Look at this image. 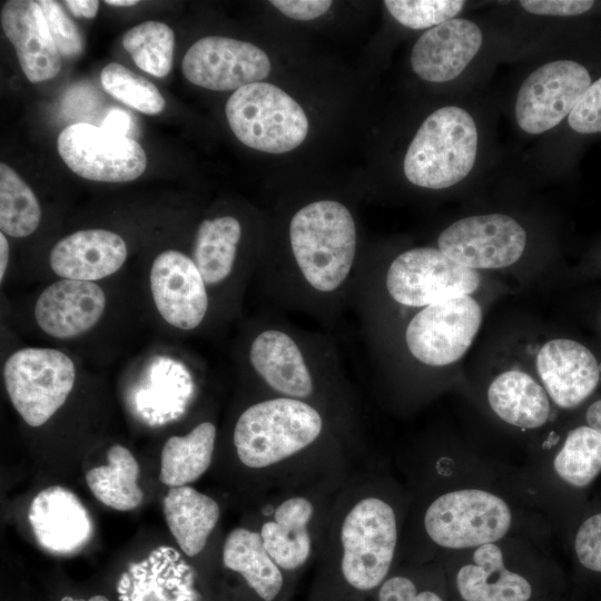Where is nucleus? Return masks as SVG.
Segmentation results:
<instances>
[{
  "mask_svg": "<svg viewBox=\"0 0 601 601\" xmlns=\"http://www.w3.org/2000/svg\"><path fill=\"white\" fill-rule=\"evenodd\" d=\"M358 267L352 211L341 201L321 199L292 215L287 258L263 274L275 307L332 326L351 305Z\"/></svg>",
  "mask_w": 601,
  "mask_h": 601,
  "instance_id": "nucleus-1",
  "label": "nucleus"
},
{
  "mask_svg": "<svg viewBox=\"0 0 601 601\" xmlns=\"http://www.w3.org/2000/svg\"><path fill=\"white\" fill-rule=\"evenodd\" d=\"M247 362L270 396L307 402L328 417L329 395L345 388L333 343L274 316L253 335Z\"/></svg>",
  "mask_w": 601,
  "mask_h": 601,
  "instance_id": "nucleus-2",
  "label": "nucleus"
},
{
  "mask_svg": "<svg viewBox=\"0 0 601 601\" xmlns=\"http://www.w3.org/2000/svg\"><path fill=\"white\" fill-rule=\"evenodd\" d=\"M328 420L322 410L304 401L263 398L245 408L236 421V454L249 469L276 465L318 442L328 428Z\"/></svg>",
  "mask_w": 601,
  "mask_h": 601,
  "instance_id": "nucleus-3",
  "label": "nucleus"
},
{
  "mask_svg": "<svg viewBox=\"0 0 601 601\" xmlns=\"http://www.w3.org/2000/svg\"><path fill=\"white\" fill-rule=\"evenodd\" d=\"M479 151V129L472 115L447 105L418 127L403 160L406 179L421 188H450L472 171Z\"/></svg>",
  "mask_w": 601,
  "mask_h": 601,
  "instance_id": "nucleus-4",
  "label": "nucleus"
},
{
  "mask_svg": "<svg viewBox=\"0 0 601 601\" xmlns=\"http://www.w3.org/2000/svg\"><path fill=\"white\" fill-rule=\"evenodd\" d=\"M336 533L344 581L356 591L378 588L387 579L398 540L392 504L378 495H361L345 509Z\"/></svg>",
  "mask_w": 601,
  "mask_h": 601,
  "instance_id": "nucleus-5",
  "label": "nucleus"
},
{
  "mask_svg": "<svg viewBox=\"0 0 601 601\" xmlns=\"http://www.w3.org/2000/svg\"><path fill=\"white\" fill-rule=\"evenodd\" d=\"M225 110L237 139L256 150L290 151L308 132V119L299 104L268 82H255L235 90Z\"/></svg>",
  "mask_w": 601,
  "mask_h": 601,
  "instance_id": "nucleus-6",
  "label": "nucleus"
},
{
  "mask_svg": "<svg viewBox=\"0 0 601 601\" xmlns=\"http://www.w3.org/2000/svg\"><path fill=\"white\" fill-rule=\"evenodd\" d=\"M512 512L499 495L481 489H461L437 496L424 513L427 536L452 550L495 543L510 530Z\"/></svg>",
  "mask_w": 601,
  "mask_h": 601,
  "instance_id": "nucleus-7",
  "label": "nucleus"
},
{
  "mask_svg": "<svg viewBox=\"0 0 601 601\" xmlns=\"http://www.w3.org/2000/svg\"><path fill=\"white\" fill-rule=\"evenodd\" d=\"M479 272L447 257L437 247H414L388 264L383 288L393 303L407 308L473 294L481 285Z\"/></svg>",
  "mask_w": 601,
  "mask_h": 601,
  "instance_id": "nucleus-8",
  "label": "nucleus"
},
{
  "mask_svg": "<svg viewBox=\"0 0 601 601\" xmlns=\"http://www.w3.org/2000/svg\"><path fill=\"white\" fill-rule=\"evenodd\" d=\"M3 377L13 407L28 425L37 427L66 402L75 384L76 368L61 351L28 347L8 357Z\"/></svg>",
  "mask_w": 601,
  "mask_h": 601,
  "instance_id": "nucleus-9",
  "label": "nucleus"
},
{
  "mask_svg": "<svg viewBox=\"0 0 601 601\" xmlns=\"http://www.w3.org/2000/svg\"><path fill=\"white\" fill-rule=\"evenodd\" d=\"M482 316L480 304L471 295L422 307L404 328L406 351L424 366L451 365L472 345Z\"/></svg>",
  "mask_w": 601,
  "mask_h": 601,
  "instance_id": "nucleus-10",
  "label": "nucleus"
},
{
  "mask_svg": "<svg viewBox=\"0 0 601 601\" xmlns=\"http://www.w3.org/2000/svg\"><path fill=\"white\" fill-rule=\"evenodd\" d=\"M589 68L573 59L541 65L522 82L514 105L518 126L529 135H541L568 118L592 83Z\"/></svg>",
  "mask_w": 601,
  "mask_h": 601,
  "instance_id": "nucleus-11",
  "label": "nucleus"
},
{
  "mask_svg": "<svg viewBox=\"0 0 601 601\" xmlns=\"http://www.w3.org/2000/svg\"><path fill=\"white\" fill-rule=\"evenodd\" d=\"M57 146L69 169L93 181H131L147 167L146 152L135 139L87 122L66 127L58 136Z\"/></svg>",
  "mask_w": 601,
  "mask_h": 601,
  "instance_id": "nucleus-12",
  "label": "nucleus"
},
{
  "mask_svg": "<svg viewBox=\"0 0 601 601\" xmlns=\"http://www.w3.org/2000/svg\"><path fill=\"white\" fill-rule=\"evenodd\" d=\"M526 246V231L513 217L484 214L464 217L444 228L437 248L457 264L479 272L515 264Z\"/></svg>",
  "mask_w": 601,
  "mask_h": 601,
  "instance_id": "nucleus-13",
  "label": "nucleus"
},
{
  "mask_svg": "<svg viewBox=\"0 0 601 601\" xmlns=\"http://www.w3.org/2000/svg\"><path fill=\"white\" fill-rule=\"evenodd\" d=\"M181 70L196 86L227 91L260 82L270 71V61L264 50L250 42L209 36L187 50Z\"/></svg>",
  "mask_w": 601,
  "mask_h": 601,
  "instance_id": "nucleus-14",
  "label": "nucleus"
},
{
  "mask_svg": "<svg viewBox=\"0 0 601 601\" xmlns=\"http://www.w3.org/2000/svg\"><path fill=\"white\" fill-rule=\"evenodd\" d=\"M535 367L552 402L575 410L595 396L601 385V362L587 344L566 337L546 342L538 352Z\"/></svg>",
  "mask_w": 601,
  "mask_h": 601,
  "instance_id": "nucleus-15",
  "label": "nucleus"
},
{
  "mask_svg": "<svg viewBox=\"0 0 601 601\" xmlns=\"http://www.w3.org/2000/svg\"><path fill=\"white\" fill-rule=\"evenodd\" d=\"M150 289L156 308L171 326L190 331L206 317L208 290L191 257L174 249L160 253L150 269Z\"/></svg>",
  "mask_w": 601,
  "mask_h": 601,
  "instance_id": "nucleus-16",
  "label": "nucleus"
},
{
  "mask_svg": "<svg viewBox=\"0 0 601 601\" xmlns=\"http://www.w3.org/2000/svg\"><path fill=\"white\" fill-rule=\"evenodd\" d=\"M483 42L481 28L472 20L454 18L428 29L411 52L413 71L423 80L442 83L459 77Z\"/></svg>",
  "mask_w": 601,
  "mask_h": 601,
  "instance_id": "nucleus-17",
  "label": "nucleus"
},
{
  "mask_svg": "<svg viewBox=\"0 0 601 601\" xmlns=\"http://www.w3.org/2000/svg\"><path fill=\"white\" fill-rule=\"evenodd\" d=\"M28 519L38 543L57 554L80 550L93 532L87 509L75 493L62 486L40 491L29 506Z\"/></svg>",
  "mask_w": 601,
  "mask_h": 601,
  "instance_id": "nucleus-18",
  "label": "nucleus"
},
{
  "mask_svg": "<svg viewBox=\"0 0 601 601\" xmlns=\"http://www.w3.org/2000/svg\"><path fill=\"white\" fill-rule=\"evenodd\" d=\"M106 296L93 282L62 278L38 297L35 317L40 328L56 338H72L92 328L101 318Z\"/></svg>",
  "mask_w": 601,
  "mask_h": 601,
  "instance_id": "nucleus-19",
  "label": "nucleus"
},
{
  "mask_svg": "<svg viewBox=\"0 0 601 601\" xmlns=\"http://www.w3.org/2000/svg\"><path fill=\"white\" fill-rule=\"evenodd\" d=\"M0 17L28 80L37 83L55 78L61 69V58L38 1L8 0Z\"/></svg>",
  "mask_w": 601,
  "mask_h": 601,
  "instance_id": "nucleus-20",
  "label": "nucleus"
},
{
  "mask_svg": "<svg viewBox=\"0 0 601 601\" xmlns=\"http://www.w3.org/2000/svg\"><path fill=\"white\" fill-rule=\"evenodd\" d=\"M121 236L107 229H83L60 239L51 249L50 267L66 279L93 282L116 273L127 258Z\"/></svg>",
  "mask_w": 601,
  "mask_h": 601,
  "instance_id": "nucleus-21",
  "label": "nucleus"
},
{
  "mask_svg": "<svg viewBox=\"0 0 601 601\" xmlns=\"http://www.w3.org/2000/svg\"><path fill=\"white\" fill-rule=\"evenodd\" d=\"M455 589L463 601H530L533 597L531 582L505 565L495 543L474 549L472 561L455 574Z\"/></svg>",
  "mask_w": 601,
  "mask_h": 601,
  "instance_id": "nucleus-22",
  "label": "nucleus"
},
{
  "mask_svg": "<svg viewBox=\"0 0 601 601\" xmlns=\"http://www.w3.org/2000/svg\"><path fill=\"white\" fill-rule=\"evenodd\" d=\"M314 505L303 495L283 500L258 531L264 546L276 564L285 571L302 568L312 553L309 524Z\"/></svg>",
  "mask_w": 601,
  "mask_h": 601,
  "instance_id": "nucleus-23",
  "label": "nucleus"
},
{
  "mask_svg": "<svg viewBox=\"0 0 601 601\" xmlns=\"http://www.w3.org/2000/svg\"><path fill=\"white\" fill-rule=\"evenodd\" d=\"M549 398L544 387L520 370L499 374L487 388V402L495 415L520 428L533 430L548 422Z\"/></svg>",
  "mask_w": 601,
  "mask_h": 601,
  "instance_id": "nucleus-24",
  "label": "nucleus"
},
{
  "mask_svg": "<svg viewBox=\"0 0 601 601\" xmlns=\"http://www.w3.org/2000/svg\"><path fill=\"white\" fill-rule=\"evenodd\" d=\"M167 525L181 551L195 556L206 546L219 520V505L191 486L170 487L164 497Z\"/></svg>",
  "mask_w": 601,
  "mask_h": 601,
  "instance_id": "nucleus-25",
  "label": "nucleus"
},
{
  "mask_svg": "<svg viewBox=\"0 0 601 601\" xmlns=\"http://www.w3.org/2000/svg\"><path fill=\"white\" fill-rule=\"evenodd\" d=\"M224 565L239 573L248 587L264 601H274L282 591V569L266 551L259 532L236 528L223 546Z\"/></svg>",
  "mask_w": 601,
  "mask_h": 601,
  "instance_id": "nucleus-26",
  "label": "nucleus"
},
{
  "mask_svg": "<svg viewBox=\"0 0 601 601\" xmlns=\"http://www.w3.org/2000/svg\"><path fill=\"white\" fill-rule=\"evenodd\" d=\"M242 236V225L234 216H219L200 223L191 259L207 287L219 286L234 274Z\"/></svg>",
  "mask_w": 601,
  "mask_h": 601,
  "instance_id": "nucleus-27",
  "label": "nucleus"
},
{
  "mask_svg": "<svg viewBox=\"0 0 601 601\" xmlns=\"http://www.w3.org/2000/svg\"><path fill=\"white\" fill-rule=\"evenodd\" d=\"M216 436L215 424L203 422L186 435L169 437L161 451L160 481L176 487L198 480L210 466Z\"/></svg>",
  "mask_w": 601,
  "mask_h": 601,
  "instance_id": "nucleus-28",
  "label": "nucleus"
},
{
  "mask_svg": "<svg viewBox=\"0 0 601 601\" xmlns=\"http://www.w3.org/2000/svg\"><path fill=\"white\" fill-rule=\"evenodd\" d=\"M107 459V465L93 467L86 474L90 491L98 501L115 510L136 509L144 499L138 485V462L128 449L119 444L109 449Z\"/></svg>",
  "mask_w": 601,
  "mask_h": 601,
  "instance_id": "nucleus-29",
  "label": "nucleus"
},
{
  "mask_svg": "<svg viewBox=\"0 0 601 601\" xmlns=\"http://www.w3.org/2000/svg\"><path fill=\"white\" fill-rule=\"evenodd\" d=\"M553 469L573 489L590 486L601 473V434L584 423L569 430Z\"/></svg>",
  "mask_w": 601,
  "mask_h": 601,
  "instance_id": "nucleus-30",
  "label": "nucleus"
},
{
  "mask_svg": "<svg viewBox=\"0 0 601 601\" xmlns=\"http://www.w3.org/2000/svg\"><path fill=\"white\" fill-rule=\"evenodd\" d=\"M41 209L28 184L7 164H0V229L12 237L31 235L39 226Z\"/></svg>",
  "mask_w": 601,
  "mask_h": 601,
  "instance_id": "nucleus-31",
  "label": "nucleus"
},
{
  "mask_svg": "<svg viewBox=\"0 0 601 601\" xmlns=\"http://www.w3.org/2000/svg\"><path fill=\"white\" fill-rule=\"evenodd\" d=\"M122 47L142 71L161 78L173 67L175 35L160 21H144L122 36Z\"/></svg>",
  "mask_w": 601,
  "mask_h": 601,
  "instance_id": "nucleus-32",
  "label": "nucleus"
},
{
  "mask_svg": "<svg viewBox=\"0 0 601 601\" xmlns=\"http://www.w3.org/2000/svg\"><path fill=\"white\" fill-rule=\"evenodd\" d=\"M102 88L118 101L146 115H157L166 101L158 88L127 67L111 62L100 73Z\"/></svg>",
  "mask_w": 601,
  "mask_h": 601,
  "instance_id": "nucleus-33",
  "label": "nucleus"
},
{
  "mask_svg": "<svg viewBox=\"0 0 601 601\" xmlns=\"http://www.w3.org/2000/svg\"><path fill=\"white\" fill-rule=\"evenodd\" d=\"M384 6L402 26L414 29H431L456 18L464 9L461 0H386Z\"/></svg>",
  "mask_w": 601,
  "mask_h": 601,
  "instance_id": "nucleus-34",
  "label": "nucleus"
},
{
  "mask_svg": "<svg viewBox=\"0 0 601 601\" xmlns=\"http://www.w3.org/2000/svg\"><path fill=\"white\" fill-rule=\"evenodd\" d=\"M38 3L59 53L68 58L81 55L83 51V37L60 3L53 0H40Z\"/></svg>",
  "mask_w": 601,
  "mask_h": 601,
  "instance_id": "nucleus-35",
  "label": "nucleus"
},
{
  "mask_svg": "<svg viewBox=\"0 0 601 601\" xmlns=\"http://www.w3.org/2000/svg\"><path fill=\"white\" fill-rule=\"evenodd\" d=\"M573 550L579 565L601 578V510L581 521L574 533Z\"/></svg>",
  "mask_w": 601,
  "mask_h": 601,
  "instance_id": "nucleus-36",
  "label": "nucleus"
},
{
  "mask_svg": "<svg viewBox=\"0 0 601 601\" xmlns=\"http://www.w3.org/2000/svg\"><path fill=\"white\" fill-rule=\"evenodd\" d=\"M566 121L577 134H601V76L593 80L581 96Z\"/></svg>",
  "mask_w": 601,
  "mask_h": 601,
  "instance_id": "nucleus-37",
  "label": "nucleus"
},
{
  "mask_svg": "<svg viewBox=\"0 0 601 601\" xmlns=\"http://www.w3.org/2000/svg\"><path fill=\"white\" fill-rule=\"evenodd\" d=\"M377 601H445L435 590L420 588L406 575H392L380 587Z\"/></svg>",
  "mask_w": 601,
  "mask_h": 601,
  "instance_id": "nucleus-38",
  "label": "nucleus"
},
{
  "mask_svg": "<svg viewBox=\"0 0 601 601\" xmlns=\"http://www.w3.org/2000/svg\"><path fill=\"white\" fill-rule=\"evenodd\" d=\"M519 3L529 13L550 17L584 14L595 4L590 0H522Z\"/></svg>",
  "mask_w": 601,
  "mask_h": 601,
  "instance_id": "nucleus-39",
  "label": "nucleus"
},
{
  "mask_svg": "<svg viewBox=\"0 0 601 601\" xmlns=\"http://www.w3.org/2000/svg\"><path fill=\"white\" fill-rule=\"evenodd\" d=\"M270 3L283 14L304 21L323 16L332 6V1L326 0H273Z\"/></svg>",
  "mask_w": 601,
  "mask_h": 601,
  "instance_id": "nucleus-40",
  "label": "nucleus"
},
{
  "mask_svg": "<svg viewBox=\"0 0 601 601\" xmlns=\"http://www.w3.org/2000/svg\"><path fill=\"white\" fill-rule=\"evenodd\" d=\"M132 121L128 112L121 109H111L102 120L101 128L119 135L129 137L128 134L131 130Z\"/></svg>",
  "mask_w": 601,
  "mask_h": 601,
  "instance_id": "nucleus-41",
  "label": "nucleus"
},
{
  "mask_svg": "<svg viewBox=\"0 0 601 601\" xmlns=\"http://www.w3.org/2000/svg\"><path fill=\"white\" fill-rule=\"evenodd\" d=\"M65 4L77 18L87 19L95 18L99 8L97 0H67Z\"/></svg>",
  "mask_w": 601,
  "mask_h": 601,
  "instance_id": "nucleus-42",
  "label": "nucleus"
},
{
  "mask_svg": "<svg viewBox=\"0 0 601 601\" xmlns=\"http://www.w3.org/2000/svg\"><path fill=\"white\" fill-rule=\"evenodd\" d=\"M584 405L583 423L601 434V395L593 396Z\"/></svg>",
  "mask_w": 601,
  "mask_h": 601,
  "instance_id": "nucleus-43",
  "label": "nucleus"
},
{
  "mask_svg": "<svg viewBox=\"0 0 601 601\" xmlns=\"http://www.w3.org/2000/svg\"><path fill=\"white\" fill-rule=\"evenodd\" d=\"M9 262V244L4 234H0V280L3 279Z\"/></svg>",
  "mask_w": 601,
  "mask_h": 601,
  "instance_id": "nucleus-44",
  "label": "nucleus"
},
{
  "mask_svg": "<svg viewBox=\"0 0 601 601\" xmlns=\"http://www.w3.org/2000/svg\"><path fill=\"white\" fill-rule=\"evenodd\" d=\"M106 4L116 7H130L139 3L138 0H106Z\"/></svg>",
  "mask_w": 601,
  "mask_h": 601,
  "instance_id": "nucleus-45",
  "label": "nucleus"
},
{
  "mask_svg": "<svg viewBox=\"0 0 601 601\" xmlns=\"http://www.w3.org/2000/svg\"><path fill=\"white\" fill-rule=\"evenodd\" d=\"M88 601H109V600L104 595H93Z\"/></svg>",
  "mask_w": 601,
  "mask_h": 601,
  "instance_id": "nucleus-46",
  "label": "nucleus"
},
{
  "mask_svg": "<svg viewBox=\"0 0 601 601\" xmlns=\"http://www.w3.org/2000/svg\"><path fill=\"white\" fill-rule=\"evenodd\" d=\"M598 326H599V331L601 333V307H600L599 314H598Z\"/></svg>",
  "mask_w": 601,
  "mask_h": 601,
  "instance_id": "nucleus-47",
  "label": "nucleus"
},
{
  "mask_svg": "<svg viewBox=\"0 0 601 601\" xmlns=\"http://www.w3.org/2000/svg\"><path fill=\"white\" fill-rule=\"evenodd\" d=\"M598 267L601 269V252H600V255H599V264H598Z\"/></svg>",
  "mask_w": 601,
  "mask_h": 601,
  "instance_id": "nucleus-48",
  "label": "nucleus"
}]
</instances>
